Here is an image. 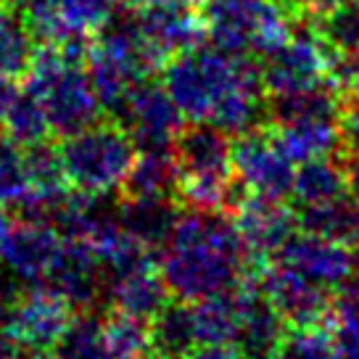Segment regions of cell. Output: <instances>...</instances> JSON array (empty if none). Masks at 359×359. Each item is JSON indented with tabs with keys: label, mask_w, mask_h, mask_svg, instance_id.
<instances>
[{
	"label": "cell",
	"mask_w": 359,
	"mask_h": 359,
	"mask_svg": "<svg viewBox=\"0 0 359 359\" xmlns=\"http://www.w3.org/2000/svg\"><path fill=\"white\" fill-rule=\"evenodd\" d=\"M254 269L259 264L227 212L185 209L158 254V272L172 299L188 304L236 291Z\"/></svg>",
	"instance_id": "6da1fadb"
},
{
	"label": "cell",
	"mask_w": 359,
	"mask_h": 359,
	"mask_svg": "<svg viewBox=\"0 0 359 359\" xmlns=\"http://www.w3.org/2000/svg\"><path fill=\"white\" fill-rule=\"evenodd\" d=\"M164 88L185 119L209 122L217 103L243 79L262 74V61L251 53H227L214 43L180 50L164 64Z\"/></svg>",
	"instance_id": "7a4b0ae2"
},
{
	"label": "cell",
	"mask_w": 359,
	"mask_h": 359,
	"mask_svg": "<svg viewBox=\"0 0 359 359\" xmlns=\"http://www.w3.org/2000/svg\"><path fill=\"white\" fill-rule=\"evenodd\" d=\"M24 88L43 103L53 137H69L101 122V101L88 74V58L61 45H40Z\"/></svg>",
	"instance_id": "3957f363"
},
{
	"label": "cell",
	"mask_w": 359,
	"mask_h": 359,
	"mask_svg": "<svg viewBox=\"0 0 359 359\" xmlns=\"http://www.w3.org/2000/svg\"><path fill=\"white\" fill-rule=\"evenodd\" d=\"M172 154L177 161V201L185 209L227 212L236 185L230 135L212 122H191L180 130Z\"/></svg>",
	"instance_id": "277c9868"
},
{
	"label": "cell",
	"mask_w": 359,
	"mask_h": 359,
	"mask_svg": "<svg viewBox=\"0 0 359 359\" xmlns=\"http://www.w3.org/2000/svg\"><path fill=\"white\" fill-rule=\"evenodd\" d=\"M209 43L227 53L267 56L293 34L299 16L272 0H201Z\"/></svg>",
	"instance_id": "5b68a950"
},
{
	"label": "cell",
	"mask_w": 359,
	"mask_h": 359,
	"mask_svg": "<svg viewBox=\"0 0 359 359\" xmlns=\"http://www.w3.org/2000/svg\"><path fill=\"white\" fill-rule=\"evenodd\" d=\"M135 143L122 124L106 116L61 140L67 180L82 193H119L135 164Z\"/></svg>",
	"instance_id": "8992f818"
},
{
	"label": "cell",
	"mask_w": 359,
	"mask_h": 359,
	"mask_svg": "<svg viewBox=\"0 0 359 359\" xmlns=\"http://www.w3.org/2000/svg\"><path fill=\"white\" fill-rule=\"evenodd\" d=\"M233 167L236 177L251 193L283 201L291 198L296 169L272 122L246 135H238L233 143Z\"/></svg>",
	"instance_id": "52a82bcc"
},
{
	"label": "cell",
	"mask_w": 359,
	"mask_h": 359,
	"mask_svg": "<svg viewBox=\"0 0 359 359\" xmlns=\"http://www.w3.org/2000/svg\"><path fill=\"white\" fill-rule=\"evenodd\" d=\"M257 283L291 330L327 325L330 320H336L333 312L336 291L304 278L302 272H296L278 259L257 269Z\"/></svg>",
	"instance_id": "ba28073f"
},
{
	"label": "cell",
	"mask_w": 359,
	"mask_h": 359,
	"mask_svg": "<svg viewBox=\"0 0 359 359\" xmlns=\"http://www.w3.org/2000/svg\"><path fill=\"white\" fill-rule=\"evenodd\" d=\"M259 61L269 98L325 82L330 72V50L304 16H299L291 37Z\"/></svg>",
	"instance_id": "9c48e42d"
},
{
	"label": "cell",
	"mask_w": 359,
	"mask_h": 359,
	"mask_svg": "<svg viewBox=\"0 0 359 359\" xmlns=\"http://www.w3.org/2000/svg\"><path fill=\"white\" fill-rule=\"evenodd\" d=\"M133 137L137 151H172L182 124V111L172 101L164 85L154 79H140L124 98L119 111L111 116Z\"/></svg>",
	"instance_id": "30bf717a"
},
{
	"label": "cell",
	"mask_w": 359,
	"mask_h": 359,
	"mask_svg": "<svg viewBox=\"0 0 359 359\" xmlns=\"http://www.w3.org/2000/svg\"><path fill=\"white\" fill-rule=\"evenodd\" d=\"M43 285L58 291L74 312H101L106 304V272L88 241L64 238Z\"/></svg>",
	"instance_id": "8fae6325"
},
{
	"label": "cell",
	"mask_w": 359,
	"mask_h": 359,
	"mask_svg": "<svg viewBox=\"0 0 359 359\" xmlns=\"http://www.w3.org/2000/svg\"><path fill=\"white\" fill-rule=\"evenodd\" d=\"M238 323L233 346L246 359H278L291 333L280 312L269 304L257 283V269L236 288Z\"/></svg>",
	"instance_id": "7c38bea8"
},
{
	"label": "cell",
	"mask_w": 359,
	"mask_h": 359,
	"mask_svg": "<svg viewBox=\"0 0 359 359\" xmlns=\"http://www.w3.org/2000/svg\"><path fill=\"white\" fill-rule=\"evenodd\" d=\"M236 227L243 243H246L251 259L259 267L267 264V259H275L288 241L299 233L296 209L283 198H267L257 193H246V198L238 203L233 214Z\"/></svg>",
	"instance_id": "4fadbf2b"
},
{
	"label": "cell",
	"mask_w": 359,
	"mask_h": 359,
	"mask_svg": "<svg viewBox=\"0 0 359 359\" xmlns=\"http://www.w3.org/2000/svg\"><path fill=\"white\" fill-rule=\"evenodd\" d=\"M133 8L146 37L167 61L206 37L201 0H137Z\"/></svg>",
	"instance_id": "5bb4252c"
},
{
	"label": "cell",
	"mask_w": 359,
	"mask_h": 359,
	"mask_svg": "<svg viewBox=\"0 0 359 359\" xmlns=\"http://www.w3.org/2000/svg\"><path fill=\"white\" fill-rule=\"evenodd\" d=\"M72 317L74 309L61 293L53 291L50 285H32L13 304L11 325L22 346L34 354V351H53Z\"/></svg>",
	"instance_id": "9a60e30c"
},
{
	"label": "cell",
	"mask_w": 359,
	"mask_h": 359,
	"mask_svg": "<svg viewBox=\"0 0 359 359\" xmlns=\"http://www.w3.org/2000/svg\"><path fill=\"white\" fill-rule=\"evenodd\" d=\"M64 238L45 222L16 219L0 238V264L16 272L29 288L43 285Z\"/></svg>",
	"instance_id": "2e32d148"
},
{
	"label": "cell",
	"mask_w": 359,
	"mask_h": 359,
	"mask_svg": "<svg viewBox=\"0 0 359 359\" xmlns=\"http://www.w3.org/2000/svg\"><path fill=\"white\" fill-rule=\"evenodd\" d=\"M275 259L293 267L296 272H302L304 278L330 288V291L341 288L354 272L351 246H344V243H336V241H327L320 236H309L302 230L278 251Z\"/></svg>",
	"instance_id": "e0dca14e"
},
{
	"label": "cell",
	"mask_w": 359,
	"mask_h": 359,
	"mask_svg": "<svg viewBox=\"0 0 359 359\" xmlns=\"http://www.w3.org/2000/svg\"><path fill=\"white\" fill-rule=\"evenodd\" d=\"M185 206L177 196H119V222L127 236L161 254Z\"/></svg>",
	"instance_id": "ac0fdd59"
},
{
	"label": "cell",
	"mask_w": 359,
	"mask_h": 359,
	"mask_svg": "<svg viewBox=\"0 0 359 359\" xmlns=\"http://www.w3.org/2000/svg\"><path fill=\"white\" fill-rule=\"evenodd\" d=\"M169 302H172V293H169L158 267L140 269V272L124 275V278L106 285V309L114 306V309H122V312L135 314V317H143L148 323Z\"/></svg>",
	"instance_id": "d6986e66"
},
{
	"label": "cell",
	"mask_w": 359,
	"mask_h": 359,
	"mask_svg": "<svg viewBox=\"0 0 359 359\" xmlns=\"http://www.w3.org/2000/svg\"><path fill=\"white\" fill-rule=\"evenodd\" d=\"M296 222L302 233L336 241L344 246L359 243V201L354 196H338L333 201L296 206Z\"/></svg>",
	"instance_id": "ffe728a7"
},
{
	"label": "cell",
	"mask_w": 359,
	"mask_h": 359,
	"mask_svg": "<svg viewBox=\"0 0 359 359\" xmlns=\"http://www.w3.org/2000/svg\"><path fill=\"white\" fill-rule=\"evenodd\" d=\"M338 122L341 116H304L272 127L293 161H306L314 156H333L341 151Z\"/></svg>",
	"instance_id": "44dd1931"
},
{
	"label": "cell",
	"mask_w": 359,
	"mask_h": 359,
	"mask_svg": "<svg viewBox=\"0 0 359 359\" xmlns=\"http://www.w3.org/2000/svg\"><path fill=\"white\" fill-rule=\"evenodd\" d=\"M344 193H348L344 158H336V154H333V156H314L299 161L291 193L296 206L333 201Z\"/></svg>",
	"instance_id": "7402d4cb"
},
{
	"label": "cell",
	"mask_w": 359,
	"mask_h": 359,
	"mask_svg": "<svg viewBox=\"0 0 359 359\" xmlns=\"http://www.w3.org/2000/svg\"><path fill=\"white\" fill-rule=\"evenodd\" d=\"M40 43L13 6V0H0V74L11 79L27 77L37 56Z\"/></svg>",
	"instance_id": "603a6c76"
},
{
	"label": "cell",
	"mask_w": 359,
	"mask_h": 359,
	"mask_svg": "<svg viewBox=\"0 0 359 359\" xmlns=\"http://www.w3.org/2000/svg\"><path fill=\"white\" fill-rule=\"evenodd\" d=\"M151 346L158 354L188 357L198 346V327H196V309L188 302H172L151 320Z\"/></svg>",
	"instance_id": "cb8c5ba5"
},
{
	"label": "cell",
	"mask_w": 359,
	"mask_h": 359,
	"mask_svg": "<svg viewBox=\"0 0 359 359\" xmlns=\"http://www.w3.org/2000/svg\"><path fill=\"white\" fill-rule=\"evenodd\" d=\"M124 196H177V161L172 151H140L124 180Z\"/></svg>",
	"instance_id": "d4e9b609"
},
{
	"label": "cell",
	"mask_w": 359,
	"mask_h": 359,
	"mask_svg": "<svg viewBox=\"0 0 359 359\" xmlns=\"http://www.w3.org/2000/svg\"><path fill=\"white\" fill-rule=\"evenodd\" d=\"M304 19L312 24L327 50L341 56H354L359 50V0H338L336 6Z\"/></svg>",
	"instance_id": "484cf974"
},
{
	"label": "cell",
	"mask_w": 359,
	"mask_h": 359,
	"mask_svg": "<svg viewBox=\"0 0 359 359\" xmlns=\"http://www.w3.org/2000/svg\"><path fill=\"white\" fill-rule=\"evenodd\" d=\"M103 333L114 359H148L154 354L151 323L143 317L109 306L103 312Z\"/></svg>",
	"instance_id": "4316f807"
},
{
	"label": "cell",
	"mask_w": 359,
	"mask_h": 359,
	"mask_svg": "<svg viewBox=\"0 0 359 359\" xmlns=\"http://www.w3.org/2000/svg\"><path fill=\"white\" fill-rule=\"evenodd\" d=\"M24 164H27L29 191L37 193V196L56 198V196H61V193H67L72 188L67 180V169H64L61 146L53 137L24 148Z\"/></svg>",
	"instance_id": "83f0119b"
},
{
	"label": "cell",
	"mask_w": 359,
	"mask_h": 359,
	"mask_svg": "<svg viewBox=\"0 0 359 359\" xmlns=\"http://www.w3.org/2000/svg\"><path fill=\"white\" fill-rule=\"evenodd\" d=\"M53 351L58 359H114L103 333V314L74 312Z\"/></svg>",
	"instance_id": "f1b7e54d"
},
{
	"label": "cell",
	"mask_w": 359,
	"mask_h": 359,
	"mask_svg": "<svg viewBox=\"0 0 359 359\" xmlns=\"http://www.w3.org/2000/svg\"><path fill=\"white\" fill-rule=\"evenodd\" d=\"M0 127L11 135L22 148L53 137V130H50V122H48V114H45L43 103L37 101L27 88L19 90V95L13 98L8 111L3 114Z\"/></svg>",
	"instance_id": "f546056e"
},
{
	"label": "cell",
	"mask_w": 359,
	"mask_h": 359,
	"mask_svg": "<svg viewBox=\"0 0 359 359\" xmlns=\"http://www.w3.org/2000/svg\"><path fill=\"white\" fill-rule=\"evenodd\" d=\"M193 309H196L198 344H233L238 323L236 291L201 299L193 304Z\"/></svg>",
	"instance_id": "4dcf8cb0"
},
{
	"label": "cell",
	"mask_w": 359,
	"mask_h": 359,
	"mask_svg": "<svg viewBox=\"0 0 359 359\" xmlns=\"http://www.w3.org/2000/svg\"><path fill=\"white\" fill-rule=\"evenodd\" d=\"M40 45H53L72 37L64 19V0H13Z\"/></svg>",
	"instance_id": "1f68e13d"
},
{
	"label": "cell",
	"mask_w": 359,
	"mask_h": 359,
	"mask_svg": "<svg viewBox=\"0 0 359 359\" xmlns=\"http://www.w3.org/2000/svg\"><path fill=\"white\" fill-rule=\"evenodd\" d=\"M29 191L24 148L0 127V203L13 206Z\"/></svg>",
	"instance_id": "d6a6232c"
},
{
	"label": "cell",
	"mask_w": 359,
	"mask_h": 359,
	"mask_svg": "<svg viewBox=\"0 0 359 359\" xmlns=\"http://www.w3.org/2000/svg\"><path fill=\"white\" fill-rule=\"evenodd\" d=\"M330 344L333 330L327 325L291 330L278 359H330Z\"/></svg>",
	"instance_id": "836d02e7"
},
{
	"label": "cell",
	"mask_w": 359,
	"mask_h": 359,
	"mask_svg": "<svg viewBox=\"0 0 359 359\" xmlns=\"http://www.w3.org/2000/svg\"><path fill=\"white\" fill-rule=\"evenodd\" d=\"M116 8L114 0H64V19L69 34H90L101 27Z\"/></svg>",
	"instance_id": "e575fe53"
},
{
	"label": "cell",
	"mask_w": 359,
	"mask_h": 359,
	"mask_svg": "<svg viewBox=\"0 0 359 359\" xmlns=\"http://www.w3.org/2000/svg\"><path fill=\"white\" fill-rule=\"evenodd\" d=\"M327 79L344 93V98H359V50L354 56H341L330 50Z\"/></svg>",
	"instance_id": "d590c367"
},
{
	"label": "cell",
	"mask_w": 359,
	"mask_h": 359,
	"mask_svg": "<svg viewBox=\"0 0 359 359\" xmlns=\"http://www.w3.org/2000/svg\"><path fill=\"white\" fill-rule=\"evenodd\" d=\"M338 135H341V156L359 158V98H346L341 122H338Z\"/></svg>",
	"instance_id": "8d00e7d4"
},
{
	"label": "cell",
	"mask_w": 359,
	"mask_h": 359,
	"mask_svg": "<svg viewBox=\"0 0 359 359\" xmlns=\"http://www.w3.org/2000/svg\"><path fill=\"white\" fill-rule=\"evenodd\" d=\"M333 312L336 323H348L359 327V278H348L341 288H336L333 296Z\"/></svg>",
	"instance_id": "74e56055"
},
{
	"label": "cell",
	"mask_w": 359,
	"mask_h": 359,
	"mask_svg": "<svg viewBox=\"0 0 359 359\" xmlns=\"http://www.w3.org/2000/svg\"><path fill=\"white\" fill-rule=\"evenodd\" d=\"M13 306L0 299V359H29V351L13 333Z\"/></svg>",
	"instance_id": "f35d334b"
},
{
	"label": "cell",
	"mask_w": 359,
	"mask_h": 359,
	"mask_svg": "<svg viewBox=\"0 0 359 359\" xmlns=\"http://www.w3.org/2000/svg\"><path fill=\"white\" fill-rule=\"evenodd\" d=\"M330 359H359V327L348 323H336Z\"/></svg>",
	"instance_id": "ab89813d"
},
{
	"label": "cell",
	"mask_w": 359,
	"mask_h": 359,
	"mask_svg": "<svg viewBox=\"0 0 359 359\" xmlns=\"http://www.w3.org/2000/svg\"><path fill=\"white\" fill-rule=\"evenodd\" d=\"M188 359H246L233 344H198Z\"/></svg>",
	"instance_id": "60d3db41"
},
{
	"label": "cell",
	"mask_w": 359,
	"mask_h": 359,
	"mask_svg": "<svg viewBox=\"0 0 359 359\" xmlns=\"http://www.w3.org/2000/svg\"><path fill=\"white\" fill-rule=\"evenodd\" d=\"M13 82H16V79L0 74V119H3V114L8 111V106L13 103V98L19 95V88H16Z\"/></svg>",
	"instance_id": "b9f144b4"
},
{
	"label": "cell",
	"mask_w": 359,
	"mask_h": 359,
	"mask_svg": "<svg viewBox=\"0 0 359 359\" xmlns=\"http://www.w3.org/2000/svg\"><path fill=\"white\" fill-rule=\"evenodd\" d=\"M344 158V156H341ZM346 164V185H348V196H354L359 201V158H344Z\"/></svg>",
	"instance_id": "7bdbcfd3"
},
{
	"label": "cell",
	"mask_w": 359,
	"mask_h": 359,
	"mask_svg": "<svg viewBox=\"0 0 359 359\" xmlns=\"http://www.w3.org/2000/svg\"><path fill=\"white\" fill-rule=\"evenodd\" d=\"M272 3H278V6H283V8H288L291 13H296V16H302L304 8H306V3H309V0H272Z\"/></svg>",
	"instance_id": "ee69618b"
},
{
	"label": "cell",
	"mask_w": 359,
	"mask_h": 359,
	"mask_svg": "<svg viewBox=\"0 0 359 359\" xmlns=\"http://www.w3.org/2000/svg\"><path fill=\"white\" fill-rule=\"evenodd\" d=\"M114 6L116 8H133V6H137V0H114Z\"/></svg>",
	"instance_id": "f6af8a7d"
},
{
	"label": "cell",
	"mask_w": 359,
	"mask_h": 359,
	"mask_svg": "<svg viewBox=\"0 0 359 359\" xmlns=\"http://www.w3.org/2000/svg\"><path fill=\"white\" fill-rule=\"evenodd\" d=\"M148 359H188V357H175V354H158V351H154Z\"/></svg>",
	"instance_id": "bcb514c9"
},
{
	"label": "cell",
	"mask_w": 359,
	"mask_h": 359,
	"mask_svg": "<svg viewBox=\"0 0 359 359\" xmlns=\"http://www.w3.org/2000/svg\"><path fill=\"white\" fill-rule=\"evenodd\" d=\"M351 257H354V272H359V243L351 246Z\"/></svg>",
	"instance_id": "7dc6e473"
}]
</instances>
